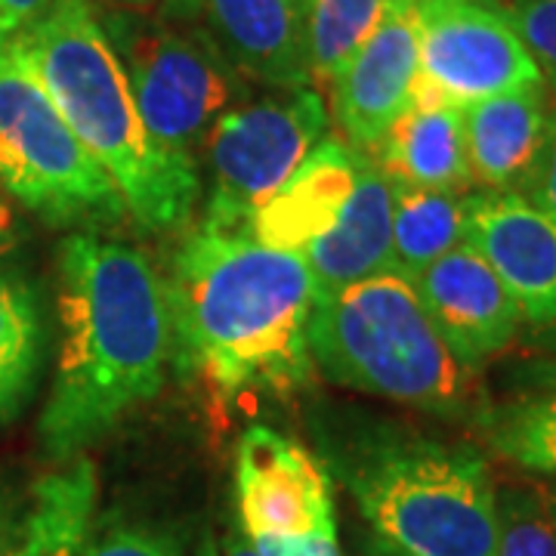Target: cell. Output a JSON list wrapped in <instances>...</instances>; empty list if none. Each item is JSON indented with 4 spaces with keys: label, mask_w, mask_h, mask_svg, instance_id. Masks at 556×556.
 <instances>
[{
    "label": "cell",
    "mask_w": 556,
    "mask_h": 556,
    "mask_svg": "<svg viewBox=\"0 0 556 556\" xmlns=\"http://www.w3.org/2000/svg\"><path fill=\"white\" fill-rule=\"evenodd\" d=\"M170 365L219 399L288 396L309 383L316 285L303 254L199 226L167 266Z\"/></svg>",
    "instance_id": "1"
},
{
    "label": "cell",
    "mask_w": 556,
    "mask_h": 556,
    "mask_svg": "<svg viewBox=\"0 0 556 556\" xmlns=\"http://www.w3.org/2000/svg\"><path fill=\"white\" fill-rule=\"evenodd\" d=\"M56 269L60 353L38 437L47 457L72 460L159 396L170 321L161 273L134 244L72 232Z\"/></svg>",
    "instance_id": "2"
},
{
    "label": "cell",
    "mask_w": 556,
    "mask_h": 556,
    "mask_svg": "<svg viewBox=\"0 0 556 556\" xmlns=\"http://www.w3.org/2000/svg\"><path fill=\"white\" fill-rule=\"evenodd\" d=\"M7 40L115 182L127 217L152 236L189 226L201 199L199 164L164 152L149 137L93 3L53 0Z\"/></svg>",
    "instance_id": "3"
},
{
    "label": "cell",
    "mask_w": 556,
    "mask_h": 556,
    "mask_svg": "<svg viewBox=\"0 0 556 556\" xmlns=\"http://www.w3.org/2000/svg\"><path fill=\"white\" fill-rule=\"evenodd\" d=\"M309 356L328 380L433 415L477 412V368L445 346L399 273L362 278L318 298L309 316Z\"/></svg>",
    "instance_id": "4"
},
{
    "label": "cell",
    "mask_w": 556,
    "mask_h": 556,
    "mask_svg": "<svg viewBox=\"0 0 556 556\" xmlns=\"http://www.w3.org/2000/svg\"><path fill=\"white\" fill-rule=\"evenodd\" d=\"M343 479L371 532L412 556H495L497 485L477 448L378 439Z\"/></svg>",
    "instance_id": "5"
},
{
    "label": "cell",
    "mask_w": 556,
    "mask_h": 556,
    "mask_svg": "<svg viewBox=\"0 0 556 556\" xmlns=\"http://www.w3.org/2000/svg\"><path fill=\"white\" fill-rule=\"evenodd\" d=\"M149 137L164 152L195 161L223 112L251 97L241 75L204 28H186L142 10H109L100 16Z\"/></svg>",
    "instance_id": "6"
},
{
    "label": "cell",
    "mask_w": 556,
    "mask_h": 556,
    "mask_svg": "<svg viewBox=\"0 0 556 556\" xmlns=\"http://www.w3.org/2000/svg\"><path fill=\"white\" fill-rule=\"evenodd\" d=\"M0 189L50 226L97 232L127 217L115 182L7 38H0Z\"/></svg>",
    "instance_id": "7"
},
{
    "label": "cell",
    "mask_w": 556,
    "mask_h": 556,
    "mask_svg": "<svg viewBox=\"0 0 556 556\" xmlns=\"http://www.w3.org/2000/svg\"><path fill=\"white\" fill-rule=\"evenodd\" d=\"M328 134V105L313 87L276 90L223 112L204 139L207 229L244 232Z\"/></svg>",
    "instance_id": "8"
},
{
    "label": "cell",
    "mask_w": 556,
    "mask_h": 556,
    "mask_svg": "<svg viewBox=\"0 0 556 556\" xmlns=\"http://www.w3.org/2000/svg\"><path fill=\"white\" fill-rule=\"evenodd\" d=\"M417 75L457 109L541 87L544 78L501 13L479 0H420Z\"/></svg>",
    "instance_id": "9"
},
{
    "label": "cell",
    "mask_w": 556,
    "mask_h": 556,
    "mask_svg": "<svg viewBox=\"0 0 556 556\" xmlns=\"http://www.w3.org/2000/svg\"><path fill=\"white\" fill-rule=\"evenodd\" d=\"M236 497L241 532L309 535L338 529L331 479L313 452L273 427H248L236 448Z\"/></svg>",
    "instance_id": "10"
},
{
    "label": "cell",
    "mask_w": 556,
    "mask_h": 556,
    "mask_svg": "<svg viewBox=\"0 0 556 556\" xmlns=\"http://www.w3.org/2000/svg\"><path fill=\"white\" fill-rule=\"evenodd\" d=\"M464 241L495 269L526 325L556 331V217L522 195L482 189L467 195Z\"/></svg>",
    "instance_id": "11"
},
{
    "label": "cell",
    "mask_w": 556,
    "mask_h": 556,
    "mask_svg": "<svg viewBox=\"0 0 556 556\" xmlns=\"http://www.w3.org/2000/svg\"><path fill=\"white\" fill-rule=\"evenodd\" d=\"M415 80L417 7L415 0H390L375 35L331 84L340 139L362 155H371L412 105Z\"/></svg>",
    "instance_id": "12"
},
{
    "label": "cell",
    "mask_w": 556,
    "mask_h": 556,
    "mask_svg": "<svg viewBox=\"0 0 556 556\" xmlns=\"http://www.w3.org/2000/svg\"><path fill=\"white\" fill-rule=\"evenodd\" d=\"M430 321L467 368L504 353L517 338L522 316L504 281L467 241L415 278Z\"/></svg>",
    "instance_id": "13"
},
{
    "label": "cell",
    "mask_w": 556,
    "mask_h": 556,
    "mask_svg": "<svg viewBox=\"0 0 556 556\" xmlns=\"http://www.w3.org/2000/svg\"><path fill=\"white\" fill-rule=\"evenodd\" d=\"M309 0H204L207 35L226 60L273 90L309 87Z\"/></svg>",
    "instance_id": "14"
},
{
    "label": "cell",
    "mask_w": 556,
    "mask_h": 556,
    "mask_svg": "<svg viewBox=\"0 0 556 556\" xmlns=\"http://www.w3.org/2000/svg\"><path fill=\"white\" fill-rule=\"evenodd\" d=\"M470 177L485 192L522 195L535 179L551 130L544 84L460 109Z\"/></svg>",
    "instance_id": "15"
},
{
    "label": "cell",
    "mask_w": 556,
    "mask_h": 556,
    "mask_svg": "<svg viewBox=\"0 0 556 556\" xmlns=\"http://www.w3.org/2000/svg\"><path fill=\"white\" fill-rule=\"evenodd\" d=\"M362 152L340 137H328L309 152L298 174L248 219L244 236L273 251L303 254L325 236L353 195Z\"/></svg>",
    "instance_id": "16"
},
{
    "label": "cell",
    "mask_w": 556,
    "mask_h": 556,
    "mask_svg": "<svg viewBox=\"0 0 556 556\" xmlns=\"http://www.w3.org/2000/svg\"><path fill=\"white\" fill-rule=\"evenodd\" d=\"M303 260L313 273L316 300L338 294L362 278L396 273L393 260V182L371 155H362L356 186L338 223L318 236Z\"/></svg>",
    "instance_id": "17"
},
{
    "label": "cell",
    "mask_w": 556,
    "mask_h": 556,
    "mask_svg": "<svg viewBox=\"0 0 556 556\" xmlns=\"http://www.w3.org/2000/svg\"><path fill=\"white\" fill-rule=\"evenodd\" d=\"M371 159L390 182L412 189L467 192L473 186L460 109L445 102L420 75L405 115L387 130Z\"/></svg>",
    "instance_id": "18"
},
{
    "label": "cell",
    "mask_w": 556,
    "mask_h": 556,
    "mask_svg": "<svg viewBox=\"0 0 556 556\" xmlns=\"http://www.w3.org/2000/svg\"><path fill=\"white\" fill-rule=\"evenodd\" d=\"M97 495V467L84 455L40 477L0 556H80L93 529Z\"/></svg>",
    "instance_id": "19"
},
{
    "label": "cell",
    "mask_w": 556,
    "mask_h": 556,
    "mask_svg": "<svg viewBox=\"0 0 556 556\" xmlns=\"http://www.w3.org/2000/svg\"><path fill=\"white\" fill-rule=\"evenodd\" d=\"M47 350V321L38 288L0 266V427L35 396Z\"/></svg>",
    "instance_id": "20"
},
{
    "label": "cell",
    "mask_w": 556,
    "mask_h": 556,
    "mask_svg": "<svg viewBox=\"0 0 556 556\" xmlns=\"http://www.w3.org/2000/svg\"><path fill=\"white\" fill-rule=\"evenodd\" d=\"M467 195L448 189H412L393 182V260L415 281L427 266L464 244Z\"/></svg>",
    "instance_id": "21"
},
{
    "label": "cell",
    "mask_w": 556,
    "mask_h": 556,
    "mask_svg": "<svg viewBox=\"0 0 556 556\" xmlns=\"http://www.w3.org/2000/svg\"><path fill=\"white\" fill-rule=\"evenodd\" d=\"M390 0H309V87H331L387 13Z\"/></svg>",
    "instance_id": "22"
},
{
    "label": "cell",
    "mask_w": 556,
    "mask_h": 556,
    "mask_svg": "<svg viewBox=\"0 0 556 556\" xmlns=\"http://www.w3.org/2000/svg\"><path fill=\"white\" fill-rule=\"evenodd\" d=\"M497 455L526 473L556 477V396L526 399L482 417Z\"/></svg>",
    "instance_id": "23"
},
{
    "label": "cell",
    "mask_w": 556,
    "mask_h": 556,
    "mask_svg": "<svg viewBox=\"0 0 556 556\" xmlns=\"http://www.w3.org/2000/svg\"><path fill=\"white\" fill-rule=\"evenodd\" d=\"M495 556H556V485L517 482L497 489Z\"/></svg>",
    "instance_id": "24"
},
{
    "label": "cell",
    "mask_w": 556,
    "mask_h": 556,
    "mask_svg": "<svg viewBox=\"0 0 556 556\" xmlns=\"http://www.w3.org/2000/svg\"><path fill=\"white\" fill-rule=\"evenodd\" d=\"M504 16L538 65L541 78L556 90V0H479Z\"/></svg>",
    "instance_id": "25"
},
{
    "label": "cell",
    "mask_w": 556,
    "mask_h": 556,
    "mask_svg": "<svg viewBox=\"0 0 556 556\" xmlns=\"http://www.w3.org/2000/svg\"><path fill=\"white\" fill-rule=\"evenodd\" d=\"M80 556H179L177 541L146 526H109L90 532Z\"/></svg>",
    "instance_id": "26"
},
{
    "label": "cell",
    "mask_w": 556,
    "mask_h": 556,
    "mask_svg": "<svg viewBox=\"0 0 556 556\" xmlns=\"http://www.w3.org/2000/svg\"><path fill=\"white\" fill-rule=\"evenodd\" d=\"M257 556H343L338 544V529L309 532V535H263L248 538Z\"/></svg>",
    "instance_id": "27"
},
{
    "label": "cell",
    "mask_w": 556,
    "mask_h": 556,
    "mask_svg": "<svg viewBox=\"0 0 556 556\" xmlns=\"http://www.w3.org/2000/svg\"><path fill=\"white\" fill-rule=\"evenodd\" d=\"M526 199L538 204L541 211H547L551 217H556V112H551L547 149H544V159H541V167H538Z\"/></svg>",
    "instance_id": "28"
},
{
    "label": "cell",
    "mask_w": 556,
    "mask_h": 556,
    "mask_svg": "<svg viewBox=\"0 0 556 556\" xmlns=\"http://www.w3.org/2000/svg\"><path fill=\"white\" fill-rule=\"evenodd\" d=\"M53 0H0V38H13L28 28Z\"/></svg>",
    "instance_id": "29"
},
{
    "label": "cell",
    "mask_w": 556,
    "mask_h": 556,
    "mask_svg": "<svg viewBox=\"0 0 556 556\" xmlns=\"http://www.w3.org/2000/svg\"><path fill=\"white\" fill-rule=\"evenodd\" d=\"M204 0H161V16L179 25H192L201 20Z\"/></svg>",
    "instance_id": "30"
},
{
    "label": "cell",
    "mask_w": 556,
    "mask_h": 556,
    "mask_svg": "<svg viewBox=\"0 0 556 556\" xmlns=\"http://www.w3.org/2000/svg\"><path fill=\"white\" fill-rule=\"evenodd\" d=\"M16 239H20V229H16L13 211L0 201V260L16 248Z\"/></svg>",
    "instance_id": "31"
},
{
    "label": "cell",
    "mask_w": 556,
    "mask_h": 556,
    "mask_svg": "<svg viewBox=\"0 0 556 556\" xmlns=\"http://www.w3.org/2000/svg\"><path fill=\"white\" fill-rule=\"evenodd\" d=\"M219 556H257V551H254V544L248 541L244 532H229L226 541H223V551H219Z\"/></svg>",
    "instance_id": "32"
},
{
    "label": "cell",
    "mask_w": 556,
    "mask_h": 556,
    "mask_svg": "<svg viewBox=\"0 0 556 556\" xmlns=\"http://www.w3.org/2000/svg\"><path fill=\"white\" fill-rule=\"evenodd\" d=\"M16 507H13V501H10V495L0 489V544L7 541V535H10V529H13V522H16Z\"/></svg>",
    "instance_id": "33"
},
{
    "label": "cell",
    "mask_w": 556,
    "mask_h": 556,
    "mask_svg": "<svg viewBox=\"0 0 556 556\" xmlns=\"http://www.w3.org/2000/svg\"><path fill=\"white\" fill-rule=\"evenodd\" d=\"M365 556H412V554L396 551L393 544H387V541H380V538H371V541H368V547H365Z\"/></svg>",
    "instance_id": "34"
},
{
    "label": "cell",
    "mask_w": 556,
    "mask_h": 556,
    "mask_svg": "<svg viewBox=\"0 0 556 556\" xmlns=\"http://www.w3.org/2000/svg\"><path fill=\"white\" fill-rule=\"evenodd\" d=\"M109 3H115L118 10H146V7L161 3V0H109Z\"/></svg>",
    "instance_id": "35"
},
{
    "label": "cell",
    "mask_w": 556,
    "mask_h": 556,
    "mask_svg": "<svg viewBox=\"0 0 556 556\" xmlns=\"http://www.w3.org/2000/svg\"><path fill=\"white\" fill-rule=\"evenodd\" d=\"M195 556H219L217 544H214V541H204V547H201V551Z\"/></svg>",
    "instance_id": "36"
},
{
    "label": "cell",
    "mask_w": 556,
    "mask_h": 556,
    "mask_svg": "<svg viewBox=\"0 0 556 556\" xmlns=\"http://www.w3.org/2000/svg\"><path fill=\"white\" fill-rule=\"evenodd\" d=\"M544 378H547V383H551V387H556V362H554V365H547Z\"/></svg>",
    "instance_id": "37"
},
{
    "label": "cell",
    "mask_w": 556,
    "mask_h": 556,
    "mask_svg": "<svg viewBox=\"0 0 556 556\" xmlns=\"http://www.w3.org/2000/svg\"><path fill=\"white\" fill-rule=\"evenodd\" d=\"M415 3H420V0H415Z\"/></svg>",
    "instance_id": "38"
}]
</instances>
